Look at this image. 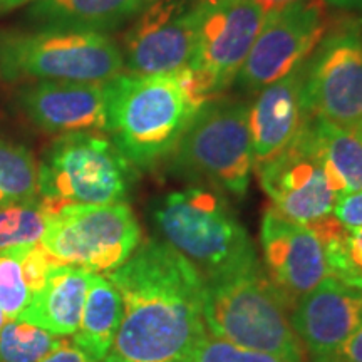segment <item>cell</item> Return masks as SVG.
<instances>
[{
	"mask_svg": "<svg viewBox=\"0 0 362 362\" xmlns=\"http://www.w3.org/2000/svg\"><path fill=\"white\" fill-rule=\"evenodd\" d=\"M267 13L253 0H203L197 49L187 69L208 99L235 83Z\"/></svg>",
	"mask_w": 362,
	"mask_h": 362,
	"instance_id": "cell-10",
	"label": "cell"
},
{
	"mask_svg": "<svg viewBox=\"0 0 362 362\" xmlns=\"http://www.w3.org/2000/svg\"><path fill=\"white\" fill-rule=\"evenodd\" d=\"M139 245L141 228L126 203L62 205L40 240V247L56 264L93 274L119 269Z\"/></svg>",
	"mask_w": 362,
	"mask_h": 362,
	"instance_id": "cell-8",
	"label": "cell"
},
{
	"mask_svg": "<svg viewBox=\"0 0 362 362\" xmlns=\"http://www.w3.org/2000/svg\"><path fill=\"white\" fill-rule=\"evenodd\" d=\"M93 275L79 267L54 264L42 288L17 319L56 336H72L81 322Z\"/></svg>",
	"mask_w": 362,
	"mask_h": 362,
	"instance_id": "cell-18",
	"label": "cell"
},
{
	"mask_svg": "<svg viewBox=\"0 0 362 362\" xmlns=\"http://www.w3.org/2000/svg\"><path fill=\"white\" fill-rule=\"evenodd\" d=\"M39 194L61 205L124 203L134 166L103 133L61 134L37 163Z\"/></svg>",
	"mask_w": 362,
	"mask_h": 362,
	"instance_id": "cell-7",
	"label": "cell"
},
{
	"mask_svg": "<svg viewBox=\"0 0 362 362\" xmlns=\"http://www.w3.org/2000/svg\"><path fill=\"white\" fill-rule=\"evenodd\" d=\"M255 171L275 210L302 225L312 226L327 218L342 197L320 156L310 123L284 151Z\"/></svg>",
	"mask_w": 362,
	"mask_h": 362,
	"instance_id": "cell-12",
	"label": "cell"
},
{
	"mask_svg": "<svg viewBox=\"0 0 362 362\" xmlns=\"http://www.w3.org/2000/svg\"><path fill=\"white\" fill-rule=\"evenodd\" d=\"M40 362H93V361H90L86 354H83V352L72 344L71 339H66L64 344H62L57 351H54L52 354H49Z\"/></svg>",
	"mask_w": 362,
	"mask_h": 362,
	"instance_id": "cell-29",
	"label": "cell"
},
{
	"mask_svg": "<svg viewBox=\"0 0 362 362\" xmlns=\"http://www.w3.org/2000/svg\"><path fill=\"white\" fill-rule=\"evenodd\" d=\"M324 4L339 11L362 12V0H324Z\"/></svg>",
	"mask_w": 362,
	"mask_h": 362,
	"instance_id": "cell-31",
	"label": "cell"
},
{
	"mask_svg": "<svg viewBox=\"0 0 362 362\" xmlns=\"http://www.w3.org/2000/svg\"><path fill=\"white\" fill-rule=\"evenodd\" d=\"M54 264H56V262L47 255V252L40 247V243L27 247L24 259H22V270H24L27 287L30 288L33 296L42 288L45 279H47L49 270H51V267Z\"/></svg>",
	"mask_w": 362,
	"mask_h": 362,
	"instance_id": "cell-27",
	"label": "cell"
},
{
	"mask_svg": "<svg viewBox=\"0 0 362 362\" xmlns=\"http://www.w3.org/2000/svg\"><path fill=\"white\" fill-rule=\"evenodd\" d=\"M183 362H285L279 357L264 354V352H257L250 349H243V347L235 346L211 336L206 330V334L200 341L197 342V346L193 347V351L189 352L187 359Z\"/></svg>",
	"mask_w": 362,
	"mask_h": 362,
	"instance_id": "cell-26",
	"label": "cell"
},
{
	"mask_svg": "<svg viewBox=\"0 0 362 362\" xmlns=\"http://www.w3.org/2000/svg\"><path fill=\"white\" fill-rule=\"evenodd\" d=\"M336 356L349 362H362V324L356 329V332L344 342Z\"/></svg>",
	"mask_w": 362,
	"mask_h": 362,
	"instance_id": "cell-30",
	"label": "cell"
},
{
	"mask_svg": "<svg viewBox=\"0 0 362 362\" xmlns=\"http://www.w3.org/2000/svg\"><path fill=\"white\" fill-rule=\"evenodd\" d=\"M123 298V320L103 362H183L206 334L205 280L153 238L106 274Z\"/></svg>",
	"mask_w": 362,
	"mask_h": 362,
	"instance_id": "cell-1",
	"label": "cell"
},
{
	"mask_svg": "<svg viewBox=\"0 0 362 362\" xmlns=\"http://www.w3.org/2000/svg\"><path fill=\"white\" fill-rule=\"evenodd\" d=\"M121 72L123 52L107 34L54 27L0 33V81L107 83Z\"/></svg>",
	"mask_w": 362,
	"mask_h": 362,
	"instance_id": "cell-6",
	"label": "cell"
},
{
	"mask_svg": "<svg viewBox=\"0 0 362 362\" xmlns=\"http://www.w3.org/2000/svg\"><path fill=\"white\" fill-rule=\"evenodd\" d=\"M302 104L309 119L362 131V34L356 22L329 27L304 62Z\"/></svg>",
	"mask_w": 362,
	"mask_h": 362,
	"instance_id": "cell-9",
	"label": "cell"
},
{
	"mask_svg": "<svg viewBox=\"0 0 362 362\" xmlns=\"http://www.w3.org/2000/svg\"><path fill=\"white\" fill-rule=\"evenodd\" d=\"M205 99L187 71L163 76L121 72L107 81L106 133L134 168L170 160Z\"/></svg>",
	"mask_w": 362,
	"mask_h": 362,
	"instance_id": "cell-2",
	"label": "cell"
},
{
	"mask_svg": "<svg viewBox=\"0 0 362 362\" xmlns=\"http://www.w3.org/2000/svg\"><path fill=\"white\" fill-rule=\"evenodd\" d=\"M309 362H349V361L342 359V357H339V356H329V357H322V359H314Z\"/></svg>",
	"mask_w": 362,
	"mask_h": 362,
	"instance_id": "cell-34",
	"label": "cell"
},
{
	"mask_svg": "<svg viewBox=\"0 0 362 362\" xmlns=\"http://www.w3.org/2000/svg\"><path fill=\"white\" fill-rule=\"evenodd\" d=\"M324 0H296L267 13L262 30L235 83L259 93L302 66L329 30Z\"/></svg>",
	"mask_w": 362,
	"mask_h": 362,
	"instance_id": "cell-11",
	"label": "cell"
},
{
	"mask_svg": "<svg viewBox=\"0 0 362 362\" xmlns=\"http://www.w3.org/2000/svg\"><path fill=\"white\" fill-rule=\"evenodd\" d=\"M203 0H149L123 39L124 71L163 76L183 71L197 49Z\"/></svg>",
	"mask_w": 362,
	"mask_h": 362,
	"instance_id": "cell-13",
	"label": "cell"
},
{
	"mask_svg": "<svg viewBox=\"0 0 362 362\" xmlns=\"http://www.w3.org/2000/svg\"><path fill=\"white\" fill-rule=\"evenodd\" d=\"M170 165L180 178L243 197L255 170L250 103L214 98L203 104L170 156Z\"/></svg>",
	"mask_w": 362,
	"mask_h": 362,
	"instance_id": "cell-5",
	"label": "cell"
},
{
	"mask_svg": "<svg viewBox=\"0 0 362 362\" xmlns=\"http://www.w3.org/2000/svg\"><path fill=\"white\" fill-rule=\"evenodd\" d=\"M37 176L33 151L0 138V206L39 197Z\"/></svg>",
	"mask_w": 362,
	"mask_h": 362,
	"instance_id": "cell-23",
	"label": "cell"
},
{
	"mask_svg": "<svg viewBox=\"0 0 362 362\" xmlns=\"http://www.w3.org/2000/svg\"><path fill=\"white\" fill-rule=\"evenodd\" d=\"M123 310V298L115 284L106 275L94 274L72 344L93 362H103L115 344Z\"/></svg>",
	"mask_w": 362,
	"mask_h": 362,
	"instance_id": "cell-20",
	"label": "cell"
},
{
	"mask_svg": "<svg viewBox=\"0 0 362 362\" xmlns=\"http://www.w3.org/2000/svg\"><path fill=\"white\" fill-rule=\"evenodd\" d=\"M332 215L347 228L362 226V189L339 197Z\"/></svg>",
	"mask_w": 362,
	"mask_h": 362,
	"instance_id": "cell-28",
	"label": "cell"
},
{
	"mask_svg": "<svg viewBox=\"0 0 362 362\" xmlns=\"http://www.w3.org/2000/svg\"><path fill=\"white\" fill-rule=\"evenodd\" d=\"M6 320H7V317H6V314H4V312H2V309H0V330H2L4 324H6Z\"/></svg>",
	"mask_w": 362,
	"mask_h": 362,
	"instance_id": "cell-35",
	"label": "cell"
},
{
	"mask_svg": "<svg viewBox=\"0 0 362 362\" xmlns=\"http://www.w3.org/2000/svg\"><path fill=\"white\" fill-rule=\"evenodd\" d=\"M61 206L40 194L33 200L0 206V250L40 243L52 215Z\"/></svg>",
	"mask_w": 362,
	"mask_h": 362,
	"instance_id": "cell-22",
	"label": "cell"
},
{
	"mask_svg": "<svg viewBox=\"0 0 362 362\" xmlns=\"http://www.w3.org/2000/svg\"><path fill=\"white\" fill-rule=\"evenodd\" d=\"M260 245L264 270L288 312L305 293L329 277L324 245L310 226L267 208L262 216Z\"/></svg>",
	"mask_w": 362,
	"mask_h": 362,
	"instance_id": "cell-14",
	"label": "cell"
},
{
	"mask_svg": "<svg viewBox=\"0 0 362 362\" xmlns=\"http://www.w3.org/2000/svg\"><path fill=\"white\" fill-rule=\"evenodd\" d=\"M19 106L47 133H106L107 83L37 81L21 89Z\"/></svg>",
	"mask_w": 362,
	"mask_h": 362,
	"instance_id": "cell-16",
	"label": "cell"
},
{
	"mask_svg": "<svg viewBox=\"0 0 362 362\" xmlns=\"http://www.w3.org/2000/svg\"><path fill=\"white\" fill-rule=\"evenodd\" d=\"M149 0H33L29 19L37 27L106 34L134 19Z\"/></svg>",
	"mask_w": 362,
	"mask_h": 362,
	"instance_id": "cell-19",
	"label": "cell"
},
{
	"mask_svg": "<svg viewBox=\"0 0 362 362\" xmlns=\"http://www.w3.org/2000/svg\"><path fill=\"white\" fill-rule=\"evenodd\" d=\"M309 361L336 356L362 324V291L325 277L288 312Z\"/></svg>",
	"mask_w": 362,
	"mask_h": 362,
	"instance_id": "cell-15",
	"label": "cell"
},
{
	"mask_svg": "<svg viewBox=\"0 0 362 362\" xmlns=\"http://www.w3.org/2000/svg\"><path fill=\"white\" fill-rule=\"evenodd\" d=\"M253 2L260 4V6H264L267 11L270 12L277 7H282V6H287V4H291V2H296V0H253Z\"/></svg>",
	"mask_w": 362,
	"mask_h": 362,
	"instance_id": "cell-32",
	"label": "cell"
},
{
	"mask_svg": "<svg viewBox=\"0 0 362 362\" xmlns=\"http://www.w3.org/2000/svg\"><path fill=\"white\" fill-rule=\"evenodd\" d=\"M27 2H33V0H0V12L11 11V8L21 7Z\"/></svg>",
	"mask_w": 362,
	"mask_h": 362,
	"instance_id": "cell-33",
	"label": "cell"
},
{
	"mask_svg": "<svg viewBox=\"0 0 362 362\" xmlns=\"http://www.w3.org/2000/svg\"><path fill=\"white\" fill-rule=\"evenodd\" d=\"M27 247L29 245L0 250V309L7 319H17L33 298L22 270Z\"/></svg>",
	"mask_w": 362,
	"mask_h": 362,
	"instance_id": "cell-25",
	"label": "cell"
},
{
	"mask_svg": "<svg viewBox=\"0 0 362 362\" xmlns=\"http://www.w3.org/2000/svg\"><path fill=\"white\" fill-rule=\"evenodd\" d=\"M304 64L265 86L250 104V131L255 168L291 144L309 123L302 104Z\"/></svg>",
	"mask_w": 362,
	"mask_h": 362,
	"instance_id": "cell-17",
	"label": "cell"
},
{
	"mask_svg": "<svg viewBox=\"0 0 362 362\" xmlns=\"http://www.w3.org/2000/svg\"><path fill=\"white\" fill-rule=\"evenodd\" d=\"M205 324L211 336L285 362H309L293 332L288 309L262 262L205 282Z\"/></svg>",
	"mask_w": 362,
	"mask_h": 362,
	"instance_id": "cell-4",
	"label": "cell"
},
{
	"mask_svg": "<svg viewBox=\"0 0 362 362\" xmlns=\"http://www.w3.org/2000/svg\"><path fill=\"white\" fill-rule=\"evenodd\" d=\"M320 156L341 194L362 189V131L344 128L322 117H310Z\"/></svg>",
	"mask_w": 362,
	"mask_h": 362,
	"instance_id": "cell-21",
	"label": "cell"
},
{
	"mask_svg": "<svg viewBox=\"0 0 362 362\" xmlns=\"http://www.w3.org/2000/svg\"><path fill=\"white\" fill-rule=\"evenodd\" d=\"M66 339L19 319H7L0 330V362H40Z\"/></svg>",
	"mask_w": 362,
	"mask_h": 362,
	"instance_id": "cell-24",
	"label": "cell"
},
{
	"mask_svg": "<svg viewBox=\"0 0 362 362\" xmlns=\"http://www.w3.org/2000/svg\"><path fill=\"white\" fill-rule=\"evenodd\" d=\"M158 240L183 255L205 282L259 265L255 245L220 192L189 187L151 206Z\"/></svg>",
	"mask_w": 362,
	"mask_h": 362,
	"instance_id": "cell-3",
	"label": "cell"
}]
</instances>
